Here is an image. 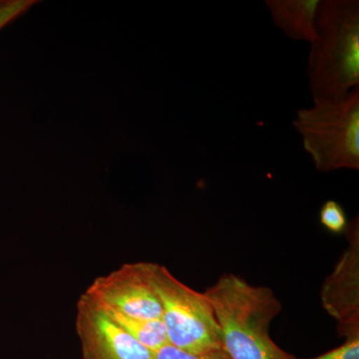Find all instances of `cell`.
I'll return each mask as SVG.
<instances>
[{"label":"cell","mask_w":359,"mask_h":359,"mask_svg":"<svg viewBox=\"0 0 359 359\" xmlns=\"http://www.w3.org/2000/svg\"><path fill=\"white\" fill-rule=\"evenodd\" d=\"M204 294L218 321L221 351L226 359H297L269 334L271 321L282 311L273 290L226 273Z\"/></svg>","instance_id":"1"},{"label":"cell","mask_w":359,"mask_h":359,"mask_svg":"<svg viewBox=\"0 0 359 359\" xmlns=\"http://www.w3.org/2000/svg\"><path fill=\"white\" fill-rule=\"evenodd\" d=\"M316 30L308 63L313 102L344 98L359 87L358 0H320Z\"/></svg>","instance_id":"2"},{"label":"cell","mask_w":359,"mask_h":359,"mask_svg":"<svg viewBox=\"0 0 359 359\" xmlns=\"http://www.w3.org/2000/svg\"><path fill=\"white\" fill-rule=\"evenodd\" d=\"M292 126L320 173L359 170V87L344 98L297 111Z\"/></svg>","instance_id":"3"},{"label":"cell","mask_w":359,"mask_h":359,"mask_svg":"<svg viewBox=\"0 0 359 359\" xmlns=\"http://www.w3.org/2000/svg\"><path fill=\"white\" fill-rule=\"evenodd\" d=\"M147 275L162 306L168 344L195 354L219 351V327L209 299L180 282L166 266L147 263Z\"/></svg>","instance_id":"4"},{"label":"cell","mask_w":359,"mask_h":359,"mask_svg":"<svg viewBox=\"0 0 359 359\" xmlns=\"http://www.w3.org/2000/svg\"><path fill=\"white\" fill-rule=\"evenodd\" d=\"M104 308L114 313L161 320L162 306L147 275L146 262L125 264L107 276H98L86 292Z\"/></svg>","instance_id":"5"},{"label":"cell","mask_w":359,"mask_h":359,"mask_svg":"<svg viewBox=\"0 0 359 359\" xmlns=\"http://www.w3.org/2000/svg\"><path fill=\"white\" fill-rule=\"evenodd\" d=\"M76 332L82 359L154 358V351L125 332L86 292L78 301Z\"/></svg>","instance_id":"6"},{"label":"cell","mask_w":359,"mask_h":359,"mask_svg":"<svg viewBox=\"0 0 359 359\" xmlns=\"http://www.w3.org/2000/svg\"><path fill=\"white\" fill-rule=\"evenodd\" d=\"M348 247L321 289V304L337 320L339 335L359 337V221L348 222Z\"/></svg>","instance_id":"7"},{"label":"cell","mask_w":359,"mask_h":359,"mask_svg":"<svg viewBox=\"0 0 359 359\" xmlns=\"http://www.w3.org/2000/svg\"><path fill=\"white\" fill-rule=\"evenodd\" d=\"M320 0H266L273 23L287 39L313 43Z\"/></svg>","instance_id":"8"},{"label":"cell","mask_w":359,"mask_h":359,"mask_svg":"<svg viewBox=\"0 0 359 359\" xmlns=\"http://www.w3.org/2000/svg\"><path fill=\"white\" fill-rule=\"evenodd\" d=\"M105 311L125 332H128L139 344L147 347L150 351L155 353L161 347L169 344H168L166 328H165L162 320L130 318V316L114 313L107 309H105Z\"/></svg>","instance_id":"9"},{"label":"cell","mask_w":359,"mask_h":359,"mask_svg":"<svg viewBox=\"0 0 359 359\" xmlns=\"http://www.w3.org/2000/svg\"><path fill=\"white\" fill-rule=\"evenodd\" d=\"M320 222L325 230L334 235L344 233L348 226L344 208L339 202L334 200H328L321 205Z\"/></svg>","instance_id":"10"},{"label":"cell","mask_w":359,"mask_h":359,"mask_svg":"<svg viewBox=\"0 0 359 359\" xmlns=\"http://www.w3.org/2000/svg\"><path fill=\"white\" fill-rule=\"evenodd\" d=\"M39 4L37 0H0V32Z\"/></svg>","instance_id":"11"},{"label":"cell","mask_w":359,"mask_h":359,"mask_svg":"<svg viewBox=\"0 0 359 359\" xmlns=\"http://www.w3.org/2000/svg\"><path fill=\"white\" fill-rule=\"evenodd\" d=\"M153 359H226V358L221 349L209 353L195 354L188 353L171 344H167L155 351Z\"/></svg>","instance_id":"12"},{"label":"cell","mask_w":359,"mask_h":359,"mask_svg":"<svg viewBox=\"0 0 359 359\" xmlns=\"http://www.w3.org/2000/svg\"><path fill=\"white\" fill-rule=\"evenodd\" d=\"M311 359H359V337H346L341 346Z\"/></svg>","instance_id":"13"}]
</instances>
